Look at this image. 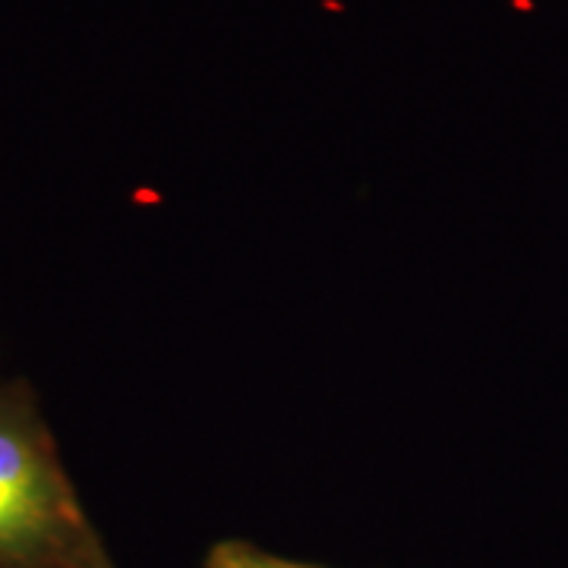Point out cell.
<instances>
[{"mask_svg": "<svg viewBox=\"0 0 568 568\" xmlns=\"http://www.w3.org/2000/svg\"><path fill=\"white\" fill-rule=\"evenodd\" d=\"M99 549L39 426L0 407V566L89 568Z\"/></svg>", "mask_w": 568, "mask_h": 568, "instance_id": "6da1fadb", "label": "cell"}, {"mask_svg": "<svg viewBox=\"0 0 568 568\" xmlns=\"http://www.w3.org/2000/svg\"><path fill=\"white\" fill-rule=\"evenodd\" d=\"M205 568H320L310 562H297L278 552L246 544V540H222L209 549L205 556Z\"/></svg>", "mask_w": 568, "mask_h": 568, "instance_id": "7a4b0ae2", "label": "cell"}, {"mask_svg": "<svg viewBox=\"0 0 568 568\" xmlns=\"http://www.w3.org/2000/svg\"><path fill=\"white\" fill-rule=\"evenodd\" d=\"M89 568H114V566H111V559L104 556V549H99V552H95V559H92V566H89Z\"/></svg>", "mask_w": 568, "mask_h": 568, "instance_id": "3957f363", "label": "cell"}]
</instances>
